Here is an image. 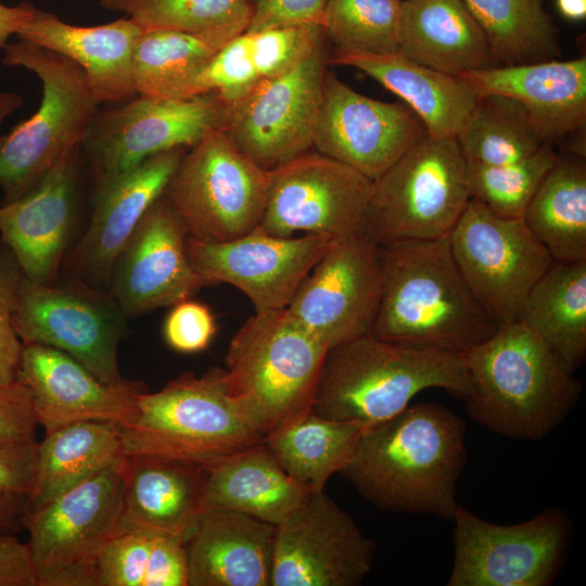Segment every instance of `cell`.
Instances as JSON below:
<instances>
[{"label": "cell", "instance_id": "6da1fadb", "mask_svg": "<svg viewBox=\"0 0 586 586\" xmlns=\"http://www.w3.org/2000/svg\"><path fill=\"white\" fill-rule=\"evenodd\" d=\"M466 423L434 402L407 406L364 430L339 473L378 509L451 521L467 462Z\"/></svg>", "mask_w": 586, "mask_h": 586}, {"label": "cell", "instance_id": "7a4b0ae2", "mask_svg": "<svg viewBox=\"0 0 586 586\" xmlns=\"http://www.w3.org/2000/svg\"><path fill=\"white\" fill-rule=\"evenodd\" d=\"M380 262L381 297L371 335L460 354L498 329L463 280L448 234L381 243Z\"/></svg>", "mask_w": 586, "mask_h": 586}, {"label": "cell", "instance_id": "3957f363", "mask_svg": "<svg viewBox=\"0 0 586 586\" xmlns=\"http://www.w3.org/2000/svg\"><path fill=\"white\" fill-rule=\"evenodd\" d=\"M459 355L473 382L467 412L498 435L539 440L564 421L582 394V382L522 320Z\"/></svg>", "mask_w": 586, "mask_h": 586}, {"label": "cell", "instance_id": "277c9868", "mask_svg": "<svg viewBox=\"0 0 586 586\" xmlns=\"http://www.w3.org/2000/svg\"><path fill=\"white\" fill-rule=\"evenodd\" d=\"M438 387L463 399L473 392L459 354L417 348L367 334L328 349L311 412L370 428Z\"/></svg>", "mask_w": 586, "mask_h": 586}, {"label": "cell", "instance_id": "5b68a950", "mask_svg": "<svg viewBox=\"0 0 586 586\" xmlns=\"http://www.w3.org/2000/svg\"><path fill=\"white\" fill-rule=\"evenodd\" d=\"M328 349L288 308L255 313L230 341L226 393L266 441L311 412Z\"/></svg>", "mask_w": 586, "mask_h": 586}, {"label": "cell", "instance_id": "8992f818", "mask_svg": "<svg viewBox=\"0 0 586 586\" xmlns=\"http://www.w3.org/2000/svg\"><path fill=\"white\" fill-rule=\"evenodd\" d=\"M119 425L124 455H155L207 467L265 442L228 397L222 369L184 372L162 390L139 393Z\"/></svg>", "mask_w": 586, "mask_h": 586}, {"label": "cell", "instance_id": "52a82bcc", "mask_svg": "<svg viewBox=\"0 0 586 586\" xmlns=\"http://www.w3.org/2000/svg\"><path fill=\"white\" fill-rule=\"evenodd\" d=\"M3 49L5 66L24 67L41 80L42 99L35 114L0 136L2 204L25 195L65 152L84 143L100 104L71 59L24 40Z\"/></svg>", "mask_w": 586, "mask_h": 586}, {"label": "cell", "instance_id": "ba28073f", "mask_svg": "<svg viewBox=\"0 0 586 586\" xmlns=\"http://www.w3.org/2000/svg\"><path fill=\"white\" fill-rule=\"evenodd\" d=\"M471 195L454 137L425 135L373 180L366 229L379 243L449 234Z\"/></svg>", "mask_w": 586, "mask_h": 586}, {"label": "cell", "instance_id": "9c48e42d", "mask_svg": "<svg viewBox=\"0 0 586 586\" xmlns=\"http://www.w3.org/2000/svg\"><path fill=\"white\" fill-rule=\"evenodd\" d=\"M269 187L270 169L212 128L183 154L164 195L189 237L224 242L258 226Z\"/></svg>", "mask_w": 586, "mask_h": 586}, {"label": "cell", "instance_id": "30bf717a", "mask_svg": "<svg viewBox=\"0 0 586 586\" xmlns=\"http://www.w3.org/2000/svg\"><path fill=\"white\" fill-rule=\"evenodd\" d=\"M122 459L29 512L26 545L37 586H97L101 549L124 533Z\"/></svg>", "mask_w": 586, "mask_h": 586}, {"label": "cell", "instance_id": "8fae6325", "mask_svg": "<svg viewBox=\"0 0 586 586\" xmlns=\"http://www.w3.org/2000/svg\"><path fill=\"white\" fill-rule=\"evenodd\" d=\"M127 316L114 297L85 282L41 284L22 277L13 327L23 344L59 348L100 381L119 386L127 382L118 367V345Z\"/></svg>", "mask_w": 586, "mask_h": 586}, {"label": "cell", "instance_id": "7c38bea8", "mask_svg": "<svg viewBox=\"0 0 586 586\" xmlns=\"http://www.w3.org/2000/svg\"><path fill=\"white\" fill-rule=\"evenodd\" d=\"M448 237L456 265L488 317L498 328L518 321L530 290L553 263L523 218L498 216L470 199Z\"/></svg>", "mask_w": 586, "mask_h": 586}, {"label": "cell", "instance_id": "4fadbf2b", "mask_svg": "<svg viewBox=\"0 0 586 586\" xmlns=\"http://www.w3.org/2000/svg\"><path fill=\"white\" fill-rule=\"evenodd\" d=\"M451 521L448 586H548L560 571L572 532L568 514L556 508L500 525L458 505Z\"/></svg>", "mask_w": 586, "mask_h": 586}, {"label": "cell", "instance_id": "5bb4252c", "mask_svg": "<svg viewBox=\"0 0 586 586\" xmlns=\"http://www.w3.org/2000/svg\"><path fill=\"white\" fill-rule=\"evenodd\" d=\"M224 102L215 92L186 99L132 98L99 113L81 144L95 190L146 158L192 148L220 128Z\"/></svg>", "mask_w": 586, "mask_h": 586}, {"label": "cell", "instance_id": "9a60e30c", "mask_svg": "<svg viewBox=\"0 0 586 586\" xmlns=\"http://www.w3.org/2000/svg\"><path fill=\"white\" fill-rule=\"evenodd\" d=\"M328 59L322 42L291 71L260 79L242 98L224 103L219 129L266 169L309 151Z\"/></svg>", "mask_w": 586, "mask_h": 586}, {"label": "cell", "instance_id": "2e32d148", "mask_svg": "<svg viewBox=\"0 0 586 586\" xmlns=\"http://www.w3.org/2000/svg\"><path fill=\"white\" fill-rule=\"evenodd\" d=\"M373 181L319 152H304L270 169L258 226L289 238L296 232L337 241L366 229Z\"/></svg>", "mask_w": 586, "mask_h": 586}, {"label": "cell", "instance_id": "e0dca14e", "mask_svg": "<svg viewBox=\"0 0 586 586\" xmlns=\"http://www.w3.org/2000/svg\"><path fill=\"white\" fill-rule=\"evenodd\" d=\"M375 550L347 512L311 492L276 525L270 586H357Z\"/></svg>", "mask_w": 586, "mask_h": 586}, {"label": "cell", "instance_id": "ac0fdd59", "mask_svg": "<svg viewBox=\"0 0 586 586\" xmlns=\"http://www.w3.org/2000/svg\"><path fill=\"white\" fill-rule=\"evenodd\" d=\"M381 288L380 244L365 229L332 242L286 308L331 348L370 334Z\"/></svg>", "mask_w": 586, "mask_h": 586}, {"label": "cell", "instance_id": "d6986e66", "mask_svg": "<svg viewBox=\"0 0 586 586\" xmlns=\"http://www.w3.org/2000/svg\"><path fill=\"white\" fill-rule=\"evenodd\" d=\"M332 242L313 233L277 237L256 226L224 242L188 235L186 250L191 265L209 285H233L249 297L255 313H264L289 306Z\"/></svg>", "mask_w": 586, "mask_h": 586}, {"label": "cell", "instance_id": "ffe728a7", "mask_svg": "<svg viewBox=\"0 0 586 586\" xmlns=\"http://www.w3.org/2000/svg\"><path fill=\"white\" fill-rule=\"evenodd\" d=\"M425 135L423 123L404 102L364 95L327 71L314 136L317 152L373 181Z\"/></svg>", "mask_w": 586, "mask_h": 586}, {"label": "cell", "instance_id": "44dd1931", "mask_svg": "<svg viewBox=\"0 0 586 586\" xmlns=\"http://www.w3.org/2000/svg\"><path fill=\"white\" fill-rule=\"evenodd\" d=\"M187 228L163 194L145 212L116 258L110 294L127 317L174 306L208 282L186 250Z\"/></svg>", "mask_w": 586, "mask_h": 586}, {"label": "cell", "instance_id": "7402d4cb", "mask_svg": "<svg viewBox=\"0 0 586 586\" xmlns=\"http://www.w3.org/2000/svg\"><path fill=\"white\" fill-rule=\"evenodd\" d=\"M81 145L69 149L22 198L0 205V235L23 276L53 283L77 217Z\"/></svg>", "mask_w": 586, "mask_h": 586}, {"label": "cell", "instance_id": "603a6c76", "mask_svg": "<svg viewBox=\"0 0 586 586\" xmlns=\"http://www.w3.org/2000/svg\"><path fill=\"white\" fill-rule=\"evenodd\" d=\"M16 379L29 388L46 433L80 421L126 422L146 390L136 381L106 384L65 352L37 343L23 344Z\"/></svg>", "mask_w": 586, "mask_h": 586}, {"label": "cell", "instance_id": "cb8c5ba5", "mask_svg": "<svg viewBox=\"0 0 586 586\" xmlns=\"http://www.w3.org/2000/svg\"><path fill=\"white\" fill-rule=\"evenodd\" d=\"M184 153L178 148L153 155L94 190L88 228L68 258L77 280L99 290L109 285L116 258L145 212L164 194Z\"/></svg>", "mask_w": 586, "mask_h": 586}, {"label": "cell", "instance_id": "d4e9b609", "mask_svg": "<svg viewBox=\"0 0 586 586\" xmlns=\"http://www.w3.org/2000/svg\"><path fill=\"white\" fill-rule=\"evenodd\" d=\"M124 532L191 537L206 508L207 469L198 462L127 455L120 463Z\"/></svg>", "mask_w": 586, "mask_h": 586}, {"label": "cell", "instance_id": "484cf974", "mask_svg": "<svg viewBox=\"0 0 586 586\" xmlns=\"http://www.w3.org/2000/svg\"><path fill=\"white\" fill-rule=\"evenodd\" d=\"M476 97L502 95L519 102L548 144L586 123V58L496 65L457 76Z\"/></svg>", "mask_w": 586, "mask_h": 586}, {"label": "cell", "instance_id": "4316f807", "mask_svg": "<svg viewBox=\"0 0 586 586\" xmlns=\"http://www.w3.org/2000/svg\"><path fill=\"white\" fill-rule=\"evenodd\" d=\"M142 33L129 17L98 26H76L35 9L16 37L75 62L99 103H122L137 95L133 54Z\"/></svg>", "mask_w": 586, "mask_h": 586}, {"label": "cell", "instance_id": "83f0119b", "mask_svg": "<svg viewBox=\"0 0 586 586\" xmlns=\"http://www.w3.org/2000/svg\"><path fill=\"white\" fill-rule=\"evenodd\" d=\"M276 525L206 507L186 543L188 586H270Z\"/></svg>", "mask_w": 586, "mask_h": 586}, {"label": "cell", "instance_id": "f1b7e54d", "mask_svg": "<svg viewBox=\"0 0 586 586\" xmlns=\"http://www.w3.org/2000/svg\"><path fill=\"white\" fill-rule=\"evenodd\" d=\"M329 64L357 68L402 99L432 137L456 138L473 113L477 97L457 77L409 60L398 52L373 53L336 47Z\"/></svg>", "mask_w": 586, "mask_h": 586}, {"label": "cell", "instance_id": "f546056e", "mask_svg": "<svg viewBox=\"0 0 586 586\" xmlns=\"http://www.w3.org/2000/svg\"><path fill=\"white\" fill-rule=\"evenodd\" d=\"M398 53L454 76L500 65L463 0H403Z\"/></svg>", "mask_w": 586, "mask_h": 586}, {"label": "cell", "instance_id": "4dcf8cb0", "mask_svg": "<svg viewBox=\"0 0 586 586\" xmlns=\"http://www.w3.org/2000/svg\"><path fill=\"white\" fill-rule=\"evenodd\" d=\"M205 468L206 507L237 510L273 525L311 493L283 470L265 442Z\"/></svg>", "mask_w": 586, "mask_h": 586}, {"label": "cell", "instance_id": "1f68e13d", "mask_svg": "<svg viewBox=\"0 0 586 586\" xmlns=\"http://www.w3.org/2000/svg\"><path fill=\"white\" fill-rule=\"evenodd\" d=\"M119 425L80 421L46 433L37 443L31 509L91 479L124 457Z\"/></svg>", "mask_w": 586, "mask_h": 586}, {"label": "cell", "instance_id": "d6a6232c", "mask_svg": "<svg viewBox=\"0 0 586 586\" xmlns=\"http://www.w3.org/2000/svg\"><path fill=\"white\" fill-rule=\"evenodd\" d=\"M519 320L574 372L586 355V260L553 262L530 290Z\"/></svg>", "mask_w": 586, "mask_h": 586}, {"label": "cell", "instance_id": "836d02e7", "mask_svg": "<svg viewBox=\"0 0 586 586\" xmlns=\"http://www.w3.org/2000/svg\"><path fill=\"white\" fill-rule=\"evenodd\" d=\"M522 218L553 262L586 260V166L582 156H558Z\"/></svg>", "mask_w": 586, "mask_h": 586}, {"label": "cell", "instance_id": "e575fe53", "mask_svg": "<svg viewBox=\"0 0 586 586\" xmlns=\"http://www.w3.org/2000/svg\"><path fill=\"white\" fill-rule=\"evenodd\" d=\"M226 42L208 34L170 29L143 31L133 54L137 94L154 99L194 97L193 86L199 74Z\"/></svg>", "mask_w": 586, "mask_h": 586}, {"label": "cell", "instance_id": "d590c367", "mask_svg": "<svg viewBox=\"0 0 586 586\" xmlns=\"http://www.w3.org/2000/svg\"><path fill=\"white\" fill-rule=\"evenodd\" d=\"M365 429L359 423L310 412L265 443L292 479L311 492H320L348 464Z\"/></svg>", "mask_w": 586, "mask_h": 586}, {"label": "cell", "instance_id": "8d00e7d4", "mask_svg": "<svg viewBox=\"0 0 586 586\" xmlns=\"http://www.w3.org/2000/svg\"><path fill=\"white\" fill-rule=\"evenodd\" d=\"M504 65L552 60L558 30L543 0H463Z\"/></svg>", "mask_w": 586, "mask_h": 586}, {"label": "cell", "instance_id": "74e56055", "mask_svg": "<svg viewBox=\"0 0 586 586\" xmlns=\"http://www.w3.org/2000/svg\"><path fill=\"white\" fill-rule=\"evenodd\" d=\"M456 140L468 164L484 166L521 161L548 144L525 109L502 95L477 97Z\"/></svg>", "mask_w": 586, "mask_h": 586}, {"label": "cell", "instance_id": "f35d334b", "mask_svg": "<svg viewBox=\"0 0 586 586\" xmlns=\"http://www.w3.org/2000/svg\"><path fill=\"white\" fill-rule=\"evenodd\" d=\"M100 7L127 14L143 31L180 30L228 41L247 29L253 0H100Z\"/></svg>", "mask_w": 586, "mask_h": 586}, {"label": "cell", "instance_id": "ab89813d", "mask_svg": "<svg viewBox=\"0 0 586 586\" xmlns=\"http://www.w3.org/2000/svg\"><path fill=\"white\" fill-rule=\"evenodd\" d=\"M403 0H328L322 29L336 47L398 52Z\"/></svg>", "mask_w": 586, "mask_h": 586}, {"label": "cell", "instance_id": "60d3db41", "mask_svg": "<svg viewBox=\"0 0 586 586\" xmlns=\"http://www.w3.org/2000/svg\"><path fill=\"white\" fill-rule=\"evenodd\" d=\"M551 144L518 162L484 166L467 163L471 199L498 216L521 218L539 182L558 158Z\"/></svg>", "mask_w": 586, "mask_h": 586}, {"label": "cell", "instance_id": "b9f144b4", "mask_svg": "<svg viewBox=\"0 0 586 586\" xmlns=\"http://www.w3.org/2000/svg\"><path fill=\"white\" fill-rule=\"evenodd\" d=\"M37 443L0 445V538L18 535L31 509Z\"/></svg>", "mask_w": 586, "mask_h": 586}, {"label": "cell", "instance_id": "7bdbcfd3", "mask_svg": "<svg viewBox=\"0 0 586 586\" xmlns=\"http://www.w3.org/2000/svg\"><path fill=\"white\" fill-rule=\"evenodd\" d=\"M246 33L260 79L291 71L309 56L326 37L322 27L317 25L278 26Z\"/></svg>", "mask_w": 586, "mask_h": 586}, {"label": "cell", "instance_id": "ee69618b", "mask_svg": "<svg viewBox=\"0 0 586 586\" xmlns=\"http://www.w3.org/2000/svg\"><path fill=\"white\" fill-rule=\"evenodd\" d=\"M260 80L246 31L227 41L199 74L193 95L215 92L224 103L246 94Z\"/></svg>", "mask_w": 586, "mask_h": 586}, {"label": "cell", "instance_id": "f6af8a7d", "mask_svg": "<svg viewBox=\"0 0 586 586\" xmlns=\"http://www.w3.org/2000/svg\"><path fill=\"white\" fill-rule=\"evenodd\" d=\"M153 534L124 532L101 549L97 586H143Z\"/></svg>", "mask_w": 586, "mask_h": 586}, {"label": "cell", "instance_id": "bcb514c9", "mask_svg": "<svg viewBox=\"0 0 586 586\" xmlns=\"http://www.w3.org/2000/svg\"><path fill=\"white\" fill-rule=\"evenodd\" d=\"M23 273L12 253L0 247V384L16 380L23 343L13 327V313Z\"/></svg>", "mask_w": 586, "mask_h": 586}, {"label": "cell", "instance_id": "7dc6e473", "mask_svg": "<svg viewBox=\"0 0 586 586\" xmlns=\"http://www.w3.org/2000/svg\"><path fill=\"white\" fill-rule=\"evenodd\" d=\"M217 330L211 309L199 302L186 300L173 306L168 313L163 334L166 343L180 353L205 349Z\"/></svg>", "mask_w": 586, "mask_h": 586}, {"label": "cell", "instance_id": "c3c4849f", "mask_svg": "<svg viewBox=\"0 0 586 586\" xmlns=\"http://www.w3.org/2000/svg\"><path fill=\"white\" fill-rule=\"evenodd\" d=\"M37 424L29 388L17 379L0 384V445L37 443Z\"/></svg>", "mask_w": 586, "mask_h": 586}, {"label": "cell", "instance_id": "681fc988", "mask_svg": "<svg viewBox=\"0 0 586 586\" xmlns=\"http://www.w3.org/2000/svg\"><path fill=\"white\" fill-rule=\"evenodd\" d=\"M328 0H253L245 31L278 26L317 25L322 27Z\"/></svg>", "mask_w": 586, "mask_h": 586}, {"label": "cell", "instance_id": "f907efd6", "mask_svg": "<svg viewBox=\"0 0 586 586\" xmlns=\"http://www.w3.org/2000/svg\"><path fill=\"white\" fill-rule=\"evenodd\" d=\"M143 586H188L186 544L181 539L153 535Z\"/></svg>", "mask_w": 586, "mask_h": 586}, {"label": "cell", "instance_id": "816d5d0a", "mask_svg": "<svg viewBox=\"0 0 586 586\" xmlns=\"http://www.w3.org/2000/svg\"><path fill=\"white\" fill-rule=\"evenodd\" d=\"M0 586H37L28 547L16 535L0 538Z\"/></svg>", "mask_w": 586, "mask_h": 586}, {"label": "cell", "instance_id": "f5cc1de1", "mask_svg": "<svg viewBox=\"0 0 586 586\" xmlns=\"http://www.w3.org/2000/svg\"><path fill=\"white\" fill-rule=\"evenodd\" d=\"M35 9L29 2H21L13 7L0 3V49L7 46L12 35L18 33L31 17Z\"/></svg>", "mask_w": 586, "mask_h": 586}, {"label": "cell", "instance_id": "db71d44e", "mask_svg": "<svg viewBox=\"0 0 586 586\" xmlns=\"http://www.w3.org/2000/svg\"><path fill=\"white\" fill-rule=\"evenodd\" d=\"M556 7L569 21L578 22L586 17V0H556Z\"/></svg>", "mask_w": 586, "mask_h": 586}, {"label": "cell", "instance_id": "11a10c76", "mask_svg": "<svg viewBox=\"0 0 586 586\" xmlns=\"http://www.w3.org/2000/svg\"><path fill=\"white\" fill-rule=\"evenodd\" d=\"M23 104V99L14 92H0V126L2 122Z\"/></svg>", "mask_w": 586, "mask_h": 586}]
</instances>
